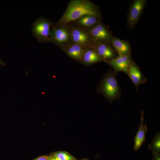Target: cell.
<instances>
[{"instance_id": "6da1fadb", "label": "cell", "mask_w": 160, "mask_h": 160, "mask_svg": "<svg viewBox=\"0 0 160 160\" xmlns=\"http://www.w3.org/2000/svg\"><path fill=\"white\" fill-rule=\"evenodd\" d=\"M85 15H92L101 19L99 7L89 0H71L63 15L56 23L65 25Z\"/></svg>"}, {"instance_id": "7a4b0ae2", "label": "cell", "mask_w": 160, "mask_h": 160, "mask_svg": "<svg viewBox=\"0 0 160 160\" xmlns=\"http://www.w3.org/2000/svg\"><path fill=\"white\" fill-rule=\"evenodd\" d=\"M117 72L110 69L102 77L97 91L111 103L121 98V90L117 81Z\"/></svg>"}, {"instance_id": "3957f363", "label": "cell", "mask_w": 160, "mask_h": 160, "mask_svg": "<svg viewBox=\"0 0 160 160\" xmlns=\"http://www.w3.org/2000/svg\"><path fill=\"white\" fill-rule=\"evenodd\" d=\"M50 42L55 44L61 49L72 42L68 25L53 23L51 30Z\"/></svg>"}, {"instance_id": "277c9868", "label": "cell", "mask_w": 160, "mask_h": 160, "mask_svg": "<svg viewBox=\"0 0 160 160\" xmlns=\"http://www.w3.org/2000/svg\"><path fill=\"white\" fill-rule=\"evenodd\" d=\"M53 24L49 20L43 17L35 21L32 25V33L38 41L50 42L51 30Z\"/></svg>"}, {"instance_id": "5b68a950", "label": "cell", "mask_w": 160, "mask_h": 160, "mask_svg": "<svg viewBox=\"0 0 160 160\" xmlns=\"http://www.w3.org/2000/svg\"><path fill=\"white\" fill-rule=\"evenodd\" d=\"M84 30L89 34L95 47L102 43H111L113 36L108 28L101 20L91 28Z\"/></svg>"}, {"instance_id": "8992f818", "label": "cell", "mask_w": 160, "mask_h": 160, "mask_svg": "<svg viewBox=\"0 0 160 160\" xmlns=\"http://www.w3.org/2000/svg\"><path fill=\"white\" fill-rule=\"evenodd\" d=\"M68 24L70 29L72 42L86 48H95L89 35L86 30L71 23Z\"/></svg>"}, {"instance_id": "52a82bcc", "label": "cell", "mask_w": 160, "mask_h": 160, "mask_svg": "<svg viewBox=\"0 0 160 160\" xmlns=\"http://www.w3.org/2000/svg\"><path fill=\"white\" fill-rule=\"evenodd\" d=\"M145 0H135L130 8L127 18V25L132 29L138 22L146 3Z\"/></svg>"}, {"instance_id": "ba28073f", "label": "cell", "mask_w": 160, "mask_h": 160, "mask_svg": "<svg viewBox=\"0 0 160 160\" xmlns=\"http://www.w3.org/2000/svg\"><path fill=\"white\" fill-rule=\"evenodd\" d=\"M133 61L131 55H119L105 62L116 72L121 71L127 74Z\"/></svg>"}, {"instance_id": "9c48e42d", "label": "cell", "mask_w": 160, "mask_h": 160, "mask_svg": "<svg viewBox=\"0 0 160 160\" xmlns=\"http://www.w3.org/2000/svg\"><path fill=\"white\" fill-rule=\"evenodd\" d=\"M86 48L71 42L61 49L68 57L81 63L82 56Z\"/></svg>"}, {"instance_id": "30bf717a", "label": "cell", "mask_w": 160, "mask_h": 160, "mask_svg": "<svg viewBox=\"0 0 160 160\" xmlns=\"http://www.w3.org/2000/svg\"><path fill=\"white\" fill-rule=\"evenodd\" d=\"M127 75L131 79L137 90L140 85L145 84L147 81L139 67L134 61L130 67Z\"/></svg>"}, {"instance_id": "8fae6325", "label": "cell", "mask_w": 160, "mask_h": 160, "mask_svg": "<svg viewBox=\"0 0 160 160\" xmlns=\"http://www.w3.org/2000/svg\"><path fill=\"white\" fill-rule=\"evenodd\" d=\"M95 50L104 62L116 57L117 56L111 43H103L95 46Z\"/></svg>"}, {"instance_id": "7c38bea8", "label": "cell", "mask_w": 160, "mask_h": 160, "mask_svg": "<svg viewBox=\"0 0 160 160\" xmlns=\"http://www.w3.org/2000/svg\"><path fill=\"white\" fill-rule=\"evenodd\" d=\"M111 44L118 55H131V46L128 41L123 40L113 36Z\"/></svg>"}, {"instance_id": "4fadbf2b", "label": "cell", "mask_w": 160, "mask_h": 160, "mask_svg": "<svg viewBox=\"0 0 160 160\" xmlns=\"http://www.w3.org/2000/svg\"><path fill=\"white\" fill-rule=\"evenodd\" d=\"M101 20L93 15H85L70 23L80 28L88 29L94 26Z\"/></svg>"}, {"instance_id": "5bb4252c", "label": "cell", "mask_w": 160, "mask_h": 160, "mask_svg": "<svg viewBox=\"0 0 160 160\" xmlns=\"http://www.w3.org/2000/svg\"><path fill=\"white\" fill-rule=\"evenodd\" d=\"M104 62L97 53L94 48H87L84 52L81 63L87 66H90L95 63Z\"/></svg>"}, {"instance_id": "9a60e30c", "label": "cell", "mask_w": 160, "mask_h": 160, "mask_svg": "<svg viewBox=\"0 0 160 160\" xmlns=\"http://www.w3.org/2000/svg\"><path fill=\"white\" fill-rule=\"evenodd\" d=\"M141 116L140 119L141 123L139 129L134 138V145L133 148L135 151H137L142 146L143 143L146 141L145 135L148 129L147 124L143 125L144 122L143 115L144 113L143 111L141 112Z\"/></svg>"}, {"instance_id": "2e32d148", "label": "cell", "mask_w": 160, "mask_h": 160, "mask_svg": "<svg viewBox=\"0 0 160 160\" xmlns=\"http://www.w3.org/2000/svg\"><path fill=\"white\" fill-rule=\"evenodd\" d=\"M149 149L152 151L153 154L160 152V133H156L151 143L148 145Z\"/></svg>"}, {"instance_id": "e0dca14e", "label": "cell", "mask_w": 160, "mask_h": 160, "mask_svg": "<svg viewBox=\"0 0 160 160\" xmlns=\"http://www.w3.org/2000/svg\"><path fill=\"white\" fill-rule=\"evenodd\" d=\"M54 156L61 160H74V157L68 153L60 151L56 153Z\"/></svg>"}, {"instance_id": "ac0fdd59", "label": "cell", "mask_w": 160, "mask_h": 160, "mask_svg": "<svg viewBox=\"0 0 160 160\" xmlns=\"http://www.w3.org/2000/svg\"><path fill=\"white\" fill-rule=\"evenodd\" d=\"M153 157L152 160H160V154L159 153L153 154Z\"/></svg>"}, {"instance_id": "d6986e66", "label": "cell", "mask_w": 160, "mask_h": 160, "mask_svg": "<svg viewBox=\"0 0 160 160\" xmlns=\"http://www.w3.org/2000/svg\"><path fill=\"white\" fill-rule=\"evenodd\" d=\"M49 156H42L39 157L34 160H48Z\"/></svg>"}, {"instance_id": "ffe728a7", "label": "cell", "mask_w": 160, "mask_h": 160, "mask_svg": "<svg viewBox=\"0 0 160 160\" xmlns=\"http://www.w3.org/2000/svg\"><path fill=\"white\" fill-rule=\"evenodd\" d=\"M48 160H61L57 157L53 156L51 157H49Z\"/></svg>"}, {"instance_id": "44dd1931", "label": "cell", "mask_w": 160, "mask_h": 160, "mask_svg": "<svg viewBox=\"0 0 160 160\" xmlns=\"http://www.w3.org/2000/svg\"><path fill=\"white\" fill-rule=\"evenodd\" d=\"M0 65L3 66L6 65L2 61V60L0 58Z\"/></svg>"}]
</instances>
